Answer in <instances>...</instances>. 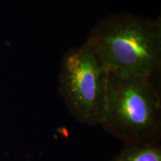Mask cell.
I'll list each match as a JSON object with an SVG mask.
<instances>
[{
	"instance_id": "2",
	"label": "cell",
	"mask_w": 161,
	"mask_h": 161,
	"mask_svg": "<svg viewBox=\"0 0 161 161\" xmlns=\"http://www.w3.org/2000/svg\"><path fill=\"white\" fill-rule=\"evenodd\" d=\"M100 125L125 144L160 142L161 97L153 77L109 71Z\"/></svg>"
},
{
	"instance_id": "3",
	"label": "cell",
	"mask_w": 161,
	"mask_h": 161,
	"mask_svg": "<svg viewBox=\"0 0 161 161\" xmlns=\"http://www.w3.org/2000/svg\"><path fill=\"white\" fill-rule=\"evenodd\" d=\"M108 70L86 43L63 55L59 92L71 115L88 125H100L108 90Z\"/></svg>"
},
{
	"instance_id": "1",
	"label": "cell",
	"mask_w": 161,
	"mask_h": 161,
	"mask_svg": "<svg viewBox=\"0 0 161 161\" xmlns=\"http://www.w3.org/2000/svg\"><path fill=\"white\" fill-rule=\"evenodd\" d=\"M110 72L154 77L161 67V19L130 13L102 18L85 41Z\"/></svg>"
},
{
	"instance_id": "4",
	"label": "cell",
	"mask_w": 161,
	"mask_h": 161,
	"mask_svg": "<svg viewBox=\"0 0 161 161\" xmlns=\"http://www.w3.org/2000/svg\"><path fill=\"white\" fill-rule=\"evenodd\" d=\"M111 161H161V146L158 143H128Z\"/></svg>"
}]
</instances>
